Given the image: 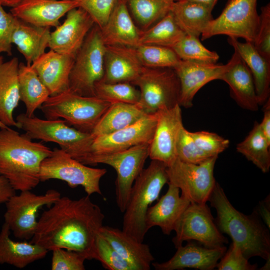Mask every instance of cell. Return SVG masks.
Wrapping results in <instances>:
<instances>
[{
  "label": "cell",
  "instance_id": "f546056e",
  "mask_svg": "<svg viewBox=\"0 0 270 270\" xmlns=\"http://www.w3.org/2000/svg\"><path fill=\"white\" fill-rule=\"evenodd\" d=\"M10 230L4 222L0 231V264H8L23 268L44 258L48 250L37 244L15 242L10 236Z\"/></svg>",
  "mask_w": 270,
  "mask_h": 270
},
{
  "label": "cell",
  "instance_id": "9a60e30c",
  "mask_svg": "<svg viewBox=\"0 0 270 270\" xmlns=\"http://www.w3.org/2000/svg\"><path fill=\"white\" fill-rule=\"evenodd\" d=\"M156 124L149 146L148 157L168 166L176 158V144L180 132L184 126L180 106L158 110Z\"/></svg>",
  "mask_w": 270,
  "mask_h": 270
},
{
  "label": "cell",
  "instance_id": "ffe728a7",
  "mask_svg": "<svg viewBox=\"0 0 270 270\" xmlns=\"http://www.w3.org/2000/svg\"><path fill=\"white\" fill-rule=\"evenodd\" d=\"M178 247L173 256L162 263L152 262L156 270H176L192 268L200 270H212L226 250L224 246L210 248L192 241Z\"/></svg>",
  "mask_w": 270,
  "mask_h": 270
},
{
  "label": "cell",
  "instance_id": "ba28073f",
  "mask_svg": "<svg viewBox=\"0 0 270 270\" xmlns=\"http://www.w3.org/2000/svg\"><path fill=\"white\" fill-rule=\"evenodd\" d=\"M106 172L105 168L88 166L61 148H54L41 163L40 179V182L61 180L71 188L82 186L90 196L95 193L102 194L100 180Z\"/></svg>",
  "mask_w": 270,
  "mask_h": 270
},
{
  "label": "cell",
  "instance_id": "6da1fadb",
  "mask_svg": "<svg viewBox=\"0 0 270 270\" xmlns=\"http://www.w3.org/2000/svg\"><path fill=\"white\" fill-rule=\"evenodd\" d=\"M104 215L90 196H60L41 214L30 242L52 250L62 248L96 260L95 242Z\"/></svg>",
  "mask_w": 270,
  "mask_h": 270
},
{
  "label": "cell",
  "instance_id": "603a6c76",
  "mask_svg": "<svg viewBox=\"0 0 270 270\" xmlns=\"http://www.w3.org/2000/svg\"><path fill=\"white\" fill-rule=\"evenodd\" d=\"M74 59V56L50 50L32 64L31 66L48 89L50 96L68 90Z\"/></svg>",
  "mask_w": 270,
  "mask_h": 270
},
{
  "label": "cell",
  "instance_id": "836d02e7",
  "mask_svg": "<svg viewBox=\"0 0 270 270\" xmlns=\"http://www.w3.org/2000/svg\"><path fill=\"white\" fill-rule=\"evenodd\" d=\"M270 142L263 134L259 122H256L248 136L236 144V150L266 173L270 168Z\"/></svg>",
  "mask_w": 270,
  "mask_h": 270
},
{
  "label": "cell",
  "instance_id": "d6986e66",
  "mask_svg": "<svg viewBox=\"0 0 270 270\" xmlns=\"http://www.w3.org/2000/svg\"><path fill=\"white\" fill-rule=\"evenodd\" d=\"M77 7L74 0H22L10 12L28 24L50 28L59 26L60 18Z\"/></svg>",
  "mask_w": 270,
  "mask_h": 270
},
{
  "label": "cell",
  "instance_id": "9c48e42d",
  "mask_svg": "<svg viewBox=\"0 0 270 270\" xmlns=\"http://www.w3.org/2000/svg\"><path fill=\"white\" fill-rule=\"evenodd\" d=\"M132 84L140 88V99L136 104L146 114L179 104L180 83L173 68L144 66Z\"/></svg>",
  "mask_w": 270,
  "mask_h": 270
},
{
  "label": "cell",
  "instance_id": "f5cc1de1",
  "mask_svg": "<svg viewBox=\"0 0 270 270\" xmlns=\"http://www.w3.org/2000/svg\"><path fill=\"white\" fill-rule=\"evenodd\" d=\"M22 0H0V5L2 6L15 7L18 5Z\"/></svg>",
  "mask_w": 270,
  "mask_h": 270
},
{
  "label": "cell",
  "instance_id": "7402d4cb",
  "mask_svg": "<svg viewBox=\"0 0 270 270\" xmlns=\"http://www.w3.org/2000/svg\"><path fill=\"white\" fill-rule=\"evenodd\" d=\"M228 62V66L219 80L229 86L232 96L240 107L250 111L258 110L260 105L248 68L236 51Z\"/></svg>",
  "mask_w": 270,
  "mask_h": 270
},
{
  "label": "cell",
  "instance_id": "1f68e13d",
  "mask_svg": "<svg viewBox=\"0 0 270 270\" xmlns=\"http://www.w3.org/2000/svg\"><path fill=\"white\" fill-rule=\"evenodd\" d=\"M147 115L137 104H112L91 134L94 137L107 135L132 125Z\"/></svg>",
  "mask_w": 270,
  "mask_h": 270
},
{
  "label": "cell",
  "instance_id": "f907efd6",
  "mask_svg": "<svg viewBox=\"0 0 270 270\" xmlns=\"http://www.w3.org/2000/svg\"><path fill=\"white\" fill-rule=\"evenodd\" d=\"M16 190L12 188L7 180L0 174V205L6 203L12 196Z\"/></svg>",
  "mask_w": 270,
  "mask_h": 270
},
{
  "label": "cell",
  "instance_id": "7c38bea8",
  "mask_svg": "<svg viewBox=\"0 0 270 270\" xmlns=\"http://www.w3.org/2000/svg\"><path fill=\"white\" fill-rule=\"evenodd\" d=\"M218 156L200 164L176 158L167 166L168 182L178 187L190 202L206 204L216 183L214 170Z\"/></svg>",
  "mask_w": 270,
  "mask_h": 270
},
{
  "label": "cell",
  "instance_id": "83f0119b",
  "mask_svg": "<svg viewBox=\"0 0 270 270\" xmlns=\"http://www.w3.org/2000/svg\"><path fill=\"white\" fill-rule=\"evenodd\" d=\"M18 60L14 57L0 66V122L18 128L13 112L20 100L18 78Z\"/></svg>",
  "mask_w": 270,
  "mask_h": 270
},
{
  "label": "cell",
  "instance_id": "db71d44e",
  "mask_svg": "<svg viewBox=\"0 0 270 270\" xmlns=\"http://www.w3.org/2000/svg\"><path fill=\"white\" fill-rule=\"evenodd\" d=\"M270 259L266 260V264L264 265V266L262 268H260V270H269L270 269Z\"/></svg>",
  "mask_w": 270,
  "mask_h": 270
},
{
  "label": "cell",
  "instance_id": "7a4b0ae2",
  "mask_svg": "<svg viewBox=\"0 0 270 270\" xmlns=\"http://www.w3.org/2000/svg\"><path fill=\"white\" fill-rule=\"evenodd\" d=\"M52 152L26 134L0 128V174L16 191L31 190L38 184L41 163Z\"/></svg>",
  "mask_w": 270,
  "mask_h": 270
},
{
  "label": "cell",
  "instance_id": "c3c4849f",
  "mask_svg": "<svg viewBox=\"0 0 270 270\" xmlns=\"http://www.w3.org/2000/svg\"><path fill=\"white\" fill-rule=\"evenodd\" d=\"M267 196L264 200L260 202L256 210L258 214L262 220L263 222L270 229V198Z\"/></svg>",
  "mask_w": 270,
  "mask_h": 270
},
{
  "label": "cell",
  "instance_id": "2e32d148",
  "mask_svg": "<svg viewBox=\"0 0 270 270\" xmlns=\"http://www.w3.org/2000/svg\"><path fill=\"white\" fill-rule=\"evenodd\" d=\"M94 24L90 16L82 8L71 10L66 14L63 23L50 32L48 48L75 58Z\"/></svg>",
  "mask_w": 270,
  "mask_h": 270
},
{
  "label": "cell",
  "instance_id": "7dc6e473",
  "mask_svg": "<svg viewBox=\"0 0 270 270\" xmlns=\"http://www.w3.org/2000/svg\"><path fill=\"white\" fill-rule=\"evenodd\" d=\"M16 20V17L6 12L0 5V54L3 52L12 54V37Z\"/></svg>",
  "mask_w": 270,
  "mask_h": 270
},
{
  "label": "cell",
  "instance_id": "44dd1931",
  "mask_svg": "<svg viewBox=\"0 0 270 270\" xmlns=\"http://www.w3.org/2000/svg\"><path fill=\"white\" fill-rule=\"evenodd\" d=\"M143 68L134 47L106 46L104 74L100 80L132 84L140 76Z\"/></svg>",
  "mask_w": 270,
  "mask_h": 270
},
{
  "label": "cell",
  "instance_id": "d6a6232c",
  "mask_svg": "<svg viewBox=\"0 0 270 270\" xmlns=\"http://www.w3.org/2000/svg\"><path fill=\"white\" fill-rule=\"evenodd\" d=\"M18 78L20 100L25 106V114L32 116L36 110L50 96V92L31 65L19 63Z\"/></svg>",
  "mask_w": 270,
  "mask_h": 270
},
{
  "label": "cell",
  "instance_id": "3957f363",
  "mask_svg": "<svg viewBox=\"0 0 270 270\" xmlns=\"http://www.w3.org/2000/svg\"><path fill=\"white\" fill-rule=\"evenodd\" d=\"M208 201L216 211L214 220L220 231L228 235L248 259L253 256L270 259V229L256 211L250 215L238 211L217 182Z\"/></svg>",
  "mask_w": 270,
  "mask_h": 270
},
{
  "label": "cell",
  "instance_id": "5bb4252c",
  "mask_svg": "<svg viewBox=\"0 0 270 270\" xmlns=\"http://www.w3.org/2000/svg\"><path fill=\"white\" fill-rule=\"evenodd\" d=\"M172 242L177 248L184 241L195 240L204 246H224L228 241L218 228L210 208L206 204L190 202L175 226Z\"/></svg>",
  "mask_w": 270,
  "mask_h": 270
},
{
  "label": "cell",
  "instance_id": "ab89813d",
  "mask_svg": "<svg viewBox=\"0 0 270 270\" xmlns=\"http://www.w3.org/2000/svg\"><path fill=\"white\" fill-rule=\"evenodd\" d=\"M96 260L109 270H136L135 267L122 258L98 232L95 242Z\"/></svg>",
  "mask_w": 270,
  "mask_h": 270
},
{
  "label": "cell",
  "instance_id": "8d00e7d4",
  "mask_svg": "<svg viewBox=\"0 0 270 270\" xmlns=\"http://www.w3.org/2000/svg\"><path fill=\"white\" fill-rule=\"evenodd\" d=\"M130 82L108 83L101 80L94 85L95 96L110 104L126 103L136 104L140 92Z\"/></svg>",
  "mask_w": 270,
  "mask_h": 270
},
{
  "label": "cell",
  "instance_id": "484cf974",
  "mask_svg": "<svg viewBox=\"0 0 270 270\" xmlns=\"http://www.w3.org/2000/svg\"><path fill=\"white\" fill-rule=\"evenodd\" d=\"M99 234L136 270H149L154 260L149 246L137 240L122 230L102 226Z\"/></svg>",
  "mask_w": 270,
  "mask_h": 270
},
{
  "label": "cell",
  "instance_id": "f6af8a7d",
  "mask_svg": "<svg viewBox=\"0 0 270 270\" xmlns=\"http://www.w3.org/2000/svg\"><path fill=\"white\" fill-rule=\"evenodd\" d=\"M258 28L254 45L270 62V3L262 6Z\"/></svg>",
  "mask_w": 270,
  "mask_h": 270
},
{
  "label": "cell",
  "instance_id": "60d3db41",
  "mask_svg": "<svg viewBox=\"0 0 270 270\" xmlns=\"http://www.w3.org/2000/svg\"><path fill=\"white\" fill-rule=\"evenodd\" d=\"M176 155L182 162L194 164H200L212 158L199 148L190 132L184 126L181 128L177 140Z\"/></svg>",
  "mask_w": 270,
  "mask_h": 270
},
{
  "label": "cell",
  "instance_id": "5b68a950",
  "mask_svg": "<svg viewBox=\"0 0 270 270\" xmlns=\"http://www.w3.org/2000/svg\"><path fill=\"white\" fill-rule=\"evenodd\" d=\"M16 120L18 128L23 130L32 140L56 143L60 148L83 164L86 165L92 154L94 136L70 127L62 119L44 120L22 113L17 116Z\"/></svg>",
  "mask_w": 270,
  "mask_h": 270
},
{
  "label": "cell",
  "instance_id": "e0dca14e",
  "mask_svg": "<svg viewBox=\"0 0 270 270\" xmlns=\"http://www.w3.org/2000/svg\"><path fill=\"white\" fill-rule=\"evenodd\" d=\"M156 124V114H148L135 124L112 134L96 136L92 154L119 152L134 146L150 144Z\"/></svg>",
  "mask_w": 270,
  "mask_h": 270
},
{
  "label": "cell",
  "instance_id": "ee69618b",
  "mask_svg": "<svg viewBox=\"0 0 270 270\" xmlns=\"http://www.w3.org/2000/svg\"><path fill=\"white\" fill-rule=\"evenodd\" d=\"M52 270H84L86 258L76 251L62 248L52 250Z\"/></svg>",
  "mask_w": 270,
  "mask_h": 270
},
{
  "label": "cell",
  "instance_id": "b9f144b4",
  "mask_svg": "<svg viewBox=\"0 0 270 270\" xmlns=\"http://www.w3.org/2000/svg\"><path fill=\"white\" fill-rule=\"evenodd\" d=\"M190 133L199 148L210 157L218 156L229 146L228 140L214 132L202 130Z\"/></svg>",
  "mask_w": 270,
  "mask_h": 270
},
{
  "label": "cell",
  "instance_id": "52a82bcc",
  "mask_svg": "<svg viewBox=\"0 0 270 270\" xmlns=\"http://www.w3.org/2000/svg\"><path fill=\"white\" fill-rule=\"evenodd\" d=\"M106 45L96 24L76 54L69 78L68 90L76 94L96 96L94 85L104 74Z\"/></svg>",
  "mask_w": 270,
  "mask_h": 270
},
{
  "label": "cell",
  "instance_id": "cb8c5ba5",
  "mask_svg": "<svg viewBox=\"0 0 270 270\" xmlns=\"http://www.w3.org/2000/svg\"><path fill=\"white\" fill-rule=\"evenodd\" d=\"M166 193L158 202L147 210L145 222L146 229L159 226L164 234L169 235L174 230L180 216L190 203L184 196L180 194V189L168 182Z\"/></svg>",
  "mask_w": 270,
  "mask_h": 270
},
{
  "label": "cell",
  "instance_id": "30bf717a",
  "mask_svg": "<svg viewBox=\"0 0 270 270\" xmlns=\"http://www.w3.org/2000/svg\"><path fill=\"white\" fill-rule=\"evenodd\" d=\"M149 144H140L128 149L104 154H92L86 165L108 164L116 172L115 193L116 204L124 212L136 178L144 168L149 155Z\"/></svg>",
  "mask_w": 270,
  "mask_h": 270
},
{
  "label": "cell",
  "instance_id": "d590c367",
  "mask_svg": "<svg viewBox=\"0 0 270 270\" xmlns=\"http://www.w3.org/2000/svg\"><path fill=\"white\" fill-rule=\"evenodd\" d=\"M134 20L146 30L170 12L174 0H125Z\"/></svg>",
  "mask_w": 270,
  "mask_h": 270
},
{
  "label": "cell",
  "instance_id": "4316f807",
  "mask_svg": "<svg viewBox=\"0 0 270 270\" xmlns=\"http://www.w3.org/2000/svg\"><path fill=\"white\" fill-rule=\"evenodd\" d=\"M228 41L250 71L258 104L263 105L270 98V62L258 51L252 42H242L234 38H228Z\"/></svg>",
  "mask_w": 270,
  "mask_h": 270
},
{
  "label": "cell",
  "instance_id": "8992f818",
  "mask_svg": "<svg viewBox=\"0 0 270 270\" xmlns=\"http://www.w3.org/2000/svg\"><path fill=\"white\" fill-rule=\"evenodd\" d=\"M110 104L96 96H83L68 90L50 96L40 108L46 119L60 118L80 131L91 133Z\"/></svg>",
  "mask_w": 270,
  "mask_h": 270
},
{
  "label": "cell",
  "instance_id": "4fadbf2b",
  "mask_svg": "<svg viewBox=\"0 0 270 270\" xmlns=\"http://www.w3.org/2000/svg\"><path fill=\"white\" fill-rule=\"evenodd\" d=\"M60 196V192L54 189L40 195L30 190L22 191L18 195L11 196L5 203L4 222L16 238L32 239L37 227L39 210L44 206H50Z\"/></svg>",
  "mask_w": 270,
  "mask_h": 270
},
{
  "label": "cell",
  "instance_id": "681fc988",
  "mask_svg": "<svg viewBox=\"0 0 270 270\" xmlns=\"http://www.w3.org/2000/svg\"><path fill=\"white\" fill-rule=\"evenodd\" d=\"M263 105V118L259 124L263 134L270 142V98H268Z\"/></svg>",
  "mask_w": 270,
  "mask_h": 270
},
{
  "label": "cell",
  "instance_id": "e575fe53",
  "mask_svg": "<svg viewBox=\"0 0 270 270\" xmlns=\"http://www.w3.org/2000/svg\"><path fill=\"white\" fill-rule=\"evenodd\" d=\"M186 34L170 12L148 28L141 30L140 44L172 48Z\"/></svg>",
  "mask_w": 270,
  "mask_h": 270
},
{
  "label": "cell",
  "instance_id": "9f6ffc18",
  "mask_svg": "<svg viewBox=\"0 0 270 270\" xmlns=\"http://www.w3.org/2000/svg\"><path fill=\"white\" fill-rule=\"evenodd\" d=\"M8 126H6L4 124H3L2 122H0V128H6Z\"/></svg>",
  "mask_w": 270,
  "mask_h": 270
},
{
  "label": "cell",
  "instance_id": "7bdbcfd3",
  "mask_svg": "<svg viewBox=\"0 0 270 270\" xmlns=\"http://www.w3.org/2000/svg\"><path fill=\"white\" fill-rule=\"evenodd\" d=\"M84 10L96 24L101 28L106 24L118 0H74Z\"/></svg>",
  "mask_w": 270,
  "mask_h": 270
},
{
  "label": "cell",
  "instance_id": "816d5d0a",
  "mask_svg": "<svg viewBox=\"0 0 270 270\" xmlns=\"http://www.w3.org/2000/svg\"><path fill=\"white\" fill-rule=\"evenodd\" d=\"M184 0L191 2H194L204 5H206L214 8L218 0Z\"/></svg>",
  "mask_w": 270,
  "mask_h": 270
},
{
  "label": "cell",
  "instance_id": "8fae6325",
  "mask_svg": "<svg viewBox=\"0 0 270 270\" xmlns=\"http://www.w3.org/2000/svg\"><path fill=\"white\" fill-rule=\"evenodd\" d=\"M257 0H228L220 16L209 22L201 34L202 40L226 35L254 44L260 23Z\"/></svg>",
  "mask_w": 270,
  "mask_h": 270
},
{
  "label": "cell",
  "instance_id": "d4e9b609",
  "mask_svg": "<svg viewBox=\"0 0 270 270\" xmlns=\"http://www.w3.org/2000/svg\"><path fill=\"white\" fill-rule=\"evenodd\" d=\"M100 29L106 46L136 47L140 44L141 30L135 24L125 0H117L108 20Z\"/></svg>",
  "mask_w": 270,
  "mask_h": 270
},
{
  "label": "cell",
  "instance_id": "11a10c76",
  "mask_svg": "<svg viewBox=\"0 0 270 270\" xmlns=\"http://www.w3.org/2000/svg\"><path fill=\"white\" fill-rule=\"evenodd\" d=\"M4 63V58L0 55V66Z\"/></svg>",
  "mask_w": 270,
  "mask_h": 270
},
{
  "label": "cell",
  "instance_id": "f35d334b",
  "mask_svg": "<svg viewBox=\"0 0 270 270\" xmlns=\"http://www.w3.org/2000/svg\"><path fill=\"white\" fill-rule=\"evenodd\" d=\"M172 49L180 60L206 63H216L218 54L206 48L199 38L186 34Z\"/></svg>",
  "mask_w": 270,
  "mask_h": 270
},
{
  "label": "cell",
  "instance_id": "f1b7e54d",
  "mask_svg": "<svg viewBox=\"0 0 270 270\" xmlns=\"http://www.w3.org/2000/svg\"><path fill=\"white\" fill-rule=\"evenodd\" d=\"M50 32V28L34 26L16 18L12 42L24 56L26 64L31 65L46 52Z\"/></svg>",
  "mask_w": 270,
  "mask_h": 270
},
{
  "label": "cell",
  "instance_id": "ac0fdd59",
  "mask_svg": "<svg viewBox=\"0 0 270 270\" xmlns=\"http://www.w3.org/2000/svg\"><path fill=\"white\" fill-rule=\"evenodd\" d=\"M228 66V62L222 64L180 60L174 68L180 83L179 105L191 108L198 92L208 82L219 80Z\"/></svg>",
  "mask_w": 270,
  "mask_h": 270
},
{
  "label": "cell",
  "instance_id": "74e56055",
  "mask_svg": "<svg viewBox=\"0 0 270 270\" xmlns=\"http://www.w3.org/2000/svg\"><path fill=\"white\" fill-rule=\"evenodd\" d=\"M134 48L144 67L174 68L180 60L170 48L151 44H140Z\"/></svg>",
  "mask_w": 270,
  "mask_h": 270
},
{
  "label": "cell",
  "instance_id": "4dcf8cb0",
  "mask_svg": "<svg viewBox=\"0 0 270 270\" xmlns=\"http://www.w3.org/2000/svg\"><path fill=\"white\" fill-rule=\"evenodd\" d=\"M212 8L184 0H175L170 12L179 27L186 34L200 38L214 18Z\"/></svg>",
  "mask_w": 270,
  "mask_h": 270
},
{
  "label": "cell",
  "instance_id": "277c9868",
  "mask_svg": "<svg viewBox=\"0 0 270 270\" xmlns=\"http://www.w3.org/2000/svg\"><path fill=\"white\" fill-rule=\"evenodd\" d=\"M167 165L152 160L135 180L126 210L122 230L138 241L143 242L148 230L146 216L151 204L158 200L163 186L168 182Z\"/></svg>",
  "mask_w": 270,
  "mask_h": 270
},
{
  "label": "cell",
  "instance_id": "bcb514c9",
  "mask_svg": "<svg viewBox=\"0 0 270 270\" xmlns=\"http://www.w3.org/2000/svg\"><path fill=\"white\" fill-rule=\"evenodd\" d=\"M240 248L232 242L228 250L220 258L216 268L218 270H255L256 264H252Z\"/></svg>",
  "mask_w": 270,
  "mask_h": 270
}]
</instances>
